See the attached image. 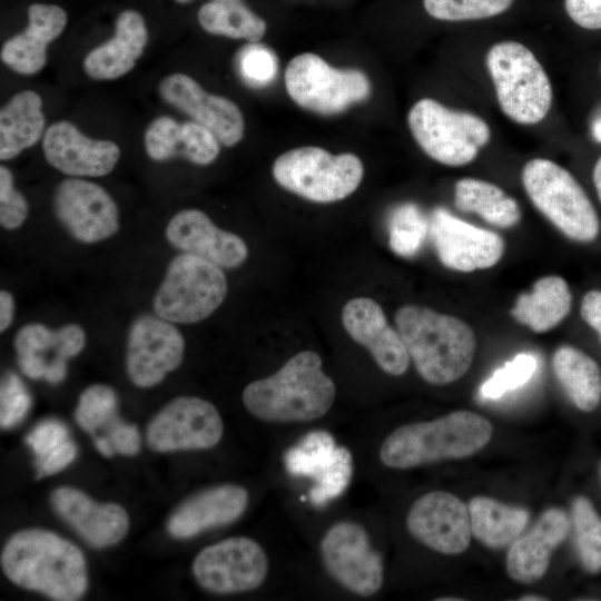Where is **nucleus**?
Segmentation results:
<instances>
[{
	"mask_svg": "<svg viewBox=\"0 0 601 601\" xmlns=\"http://www.w3.org/2000/svg\"><path fill=\"white\" fill-rule=\"evenodd\" d=\"M1 569L16 585L56 601H76L88 589L82 551L69 540L45 529L13 533L1 551Z\"/></svg>",
	"mask_w": 601,
	"mask_h": 601,
	"instance_id": "f257e3e1",
	"label": "nucleus"
},
{
	"mask_svg": "<svg viewBox=\"0 0 601 601\" xmlns=\"http://www.w3.org/2000/svg\"><path fill=\"white\" fill-rule=\"evenodd\" d=\"M336 396L333 380L323 371L321 356L302 351L272 375L243 391L245 408L270 423L308 422L325 415Z\"/></svg>",
	"mask_w": 601,
	"mask_h": 601,
	"instance_id": "f03ea898",
	"label": "nucleus"
},
{
	"mask_svg": "<svg viewBox=\"0 0 601 601\" xmlns=\"http://www.w3.org/2000/svg\"><path fill=\"white\" fill-rule=\"evenodd\" d=\"M394 318L410 358L425 382L446 385L469 371L476 339L466 323L413 304L400 307Z\"/></svg>",
	"mask_w": 601,
	"mask_h": 601,
	"instance_id": "7ed1b4c3",
	"label": "nucleus"
},
{
	"mask_svg": "<svg viewBox=\"0 0 601 601\" xmlns=\"http://www.w3.org/2000/svg\"><path fill=\"white\" fill-rule=\"evenodd\" d=\"M493 427L484 416L455 411L442 417L402 425L386 436L380 460L390 469L406 470L471 456L491 440Z\"/></svg>",
	"mask_w": 601,
	"mask_h": 601,
	"instance_id": "20e7f679",
	"label": "nucleus"
},
{
	"mask_svg": "<svg viewBox=\"0 0 601 601\" xmlns=\"http://www.w3.org/2000/svg\"><path fill=\"white\" fill-rule=\"evenodd\" d=\"M485 61L503 114L520 125L542 121L552 106V87L533 52L518 41H501Z\"/></svg>",
	"mask_w": 601,
	"mask_h": 601,
	"instance_id": "39448f33",
	"label": "nucleus"
},
{
	"mask_svg": "<svg viewBox=\"0 0 601 601\" xmlns=\"http://www.w3.org/2000/svg\"><path fill=\"white\" fill-rule=\"evenodd\" d=\"M272 174L284 189L306 200L329 204L345 199L364 176L362 160L352 152L331 154L317 146H304L280 154Z\"/></svg>",
	"mask_w": 601,
	"mask_h": 601,
	"instance_id": "423d86ee",
	"label": "nucleus"
},
{
	"mask_svg": "<svg viewBox=\"0 0 601 601\" xmlns=\"http://www.w3.org/2000/svg\"><path fill=\"white\" fill-rule=\"evenodd\" d=\"M523 187L532 204L566 237L589 243L599 234V218L587 194L563 167L545 158L528 161Z\"/></svg>",
	"mask_w": 601,
	"mask_h": 601,
	"instance_id": "0eeeda50",
	"label": "nucleus"
},
{
	"mask_svg": "<svg viewBox=\"0 0 601 601\" xmlns=\"http://www.w3.org/2000/svg\"><path fill=\"white\" fill-rule=\"evenodd\" d=\"M407 125L428 157L452 167L473 161L491 137L482 118L450 109L432 98H422L411 107Z\"/></svg>",
	"mask_w": 601,
	"mask_h": 601,
	"instance_id": "6e6552de",
	"label": "nucleus"
},
{
	"mask_svg": "<svg viewBox=\"0 0 601 601\" xmlns=\"http://www.w3.org/2000/svg\"><path fill=\"white\" fill-rule=\"evenodd\" d=\"M227 289V279L220 267L183 253L169 263L154 297V311L171 323H197L221 305Z\"/></svg>",
	"mask_w": 601,
	"mask_h": 601,
	"instance_id": "1a4fd4ad",
	"label": "nucleus"
},
{
	"mask_svg": "<svg viewBox=\"0 0 601 601\" xmlns=\"http://www.w3.org/2000/svg\"><path fill=\"white\" fill-rule=\"evenodd\" d=\"M284 81L288 96L296 105L322 116L341 114L365 101L372 91L371 81L362 70L334 68L312 52L290 59Z\"/></svg>",
	"mask_w": 601,
	"mask_h": 601,
	"instance_id": "9d476101",
	"label": "nucleus"
},
{
	"mask_svg": "<svg viewBox=\"0 0 601 601\" xmlns=\"http://www.w3.org/2000/svg\"><path fill=\"white\" fill-rule=\"evenodd\" d=\"M191 572L199 587L210 593H242L263 584L268 558L255 540L233 536L200 550L193 561Z\"/></svg>",
	"mask_w": 601,
	"mask_h": 601,
	"instance_id": "9b49d317",
	"label": "nucleus"
},
{
	"mask_svg": "<svg viewBox=\"0 0 601 601\" xmlns=\"http://www.w3.org/2000/svg\"><path fill=\"white\" fill-rule=\"evenodd\" d=\"M319 549L327 573L344 589L370 597L382 588L383 561L361 524L351 521L333 524L323 535Z\"/></svg>",
	"mask_w": 601,
	"mask_h": 601,
	"instance_id": "f8f14e48",
	"label": "nucleus"
},
{
	"mask_svg": "<svg viewBox=\"0 0 601 601\" xmlns=\"http://www.w3.org/2000/svg\"><path fill=\"white\" fill-rule=\"evenodd\" d=\"M224 423L214 404L196 396L168 402L148 423L147 445L155 452L208 450L223 436Z\"/></svg>",
	"mask_w": 601,
	"mask_h": 601,
	"instance_id": "ddd939ff",
	"label": "nucleus"
},
{
	"mask_svg": "<svg viewBox=\"0 0 601 601\" xmlns=\"http://www.w3.org/2000/svg\"><path fill=\"white\" fill-rule=\"evenodd\" d=\"M184 352L185 339L174 323L158 315H141L132 322L128 333L127 375L138 387H152L178 368Z\"/></svg>",
	"mask_w": 601,
	"mask_h": 601,
	"instance_id": "4468645a",
	"label": "nucleus"
},
{
	"mask_svg": "<svg viewBox=\"0 0 601 601\" xmlns=\"http://www.w3.org/2000/svg\"><path fill=\"white\" fill-rule=\"evenodd\" d=\"M53 209L62 226L81 243L107 239L119 229L115 200L102 187L88 180H62L55 190Z\"/></svg>",
	"mask_w": 601,
	"mask_h": 601,
	"instance_id": "2eb2a0df",
	"label": "nucleus"
},
{
	"mask_svg": "<svg viewBox=\"0 0 601 601\" xmlns=\"http://www.w3.org/2000/svg\"><path fill=\"white\" fill-rule=\"evenodd\" d=\"M410 534L428 549L446 555L464 552L471 540L469 505L446 491H431L411 505Z\"/></svg>",
	"mask_w": 601,
	"mask_h": 601,
	"instance_id": "dca6fc26",
	"label": "nucleus"
},
{
	"mask_svg": "<svg viewBox=\"0 0 601 601\" xmlns=\"http://www.w3.org/2000/svg\"><path fill=\"white\" fill-rule=\"evenodd\" d=\"M430 235L442 264L459 272L493 267L504 253L500 235L465 223L443 207L432 211Z\"/></svg>",
	"mask_w": 601,
	"mask_h": 601,
	"instance_id": "f3484780",
	"label": "nucleus"
},
{
	"mask_svg": "<svg viewBox=\"0 0 601 601\" xmlns=\"http://www.w3.org/2000/svg\"><path fill=\"white\" fill-rule=\"evenodd\" d=\"M164 101L211 131L226 147L238 144L245 131L239 107L230 99L211 95L185 73H171L158 85Z\"/></svg>",
	"mask_w": 601,
	"mask_h": 601,
	"instance_id": "a211bd4d",
	"label": "nucleus"
},
{
	"mask_svg": "<svg viewBox=\"0 0 601 601\" xmlns=\"http://www.w3.org/2000/svg\"><path fill=\"white\" fill-rule=\"evenodd\" d=\"M42 150L53 168L76 177L106 176L120 157L116 142L92 139L65 120L52 124L46 130Z\"/></svg>",
	"mask_w": 601,
	"mask_h": 601,
	"instance_id": "6ab92c4d",
	"label": "nucleus"
},
{
	"mask_svg": "<svg viewBox=\"0 0 601 601\" xmlns=\"http://www.w3.org/2000/svg\"><path fill=\"white\" fill-rule=\"evenodd\" d=\"M346 333L373 356L386 374L403 375L410 364V355L397 332L388 325L381 305L368 297L348 300L342 311Z\"/></svg>",
	"mask_w": 601,
	"mask_h": 601,
	"instance_id": "aec40b11",
	"label": "nucleus"
},
{
	"mask_svg": "<svg viewBox=\"0 0 601 601\" xmlns=\"http://www.w3.org/2000/svg\"><path fill=\"white\" fill-rule=\"evenodd\" d=\"M50 503L56 513L92 548L112 546L129 530V518L121 505L98 503L78 489L60 486L53 490Z\"/></svg>",
	"mask_w": 601,
	"mask_h": 601,
	"instance_id": "412c9836",
	"label": "nucleus"
},
{
	"mask_svg": "<svg viewBox=\"0 0 601 601\" xmlns=\"http://www.w3.org/2000/svg\"><path fill=\"white\" fill-rule=\"evenodd\" d=\"M165 234L175 248L220 268L238 267L248 257V247L242 237L217 227L198 209L177 213L167 224Z\"/></svg>",
	"mask_w": 601,
	"mask_h": 601,
	"instance_id": "4be33fe9",
	"label": "nucleus"
},
{
	"mask_svg": "<svg viewBox=\"0 0 601 601\" xmlns=\"http://www.w3.org/2000/svg\"><path fill=\"white\" fill-rule=\"evenodd\" d=\"M248 492L237 484L206 489L181 502L167 521L168 533L179 540L238 520L247 509Z\"/></svg>",
	"mask_w": 601,
	"mask_h": 601,
	"instance_id": "5701e85b",
	"label": "nucleus"
},
{
	"mask_svg": "<svg viewBox=\"0 0 601 601\" xmlns=\"http://www.w3.org/2000/svg\"><path fill=\"white\" fill-rule=\"evenodd\" d=\"M569 529L570 520L563 510H545L525 534L510 544L505 561L508 575L521 584L542 579L553 551L564 541Z\"/></svg>",
	"mask_w": 601,
	"mask_h": 601,
	"instance_id": "b1692460",
	"label": "nucleus"
},
{
	"mask_svg": "<svg viewBox=\"0 0 601 601\" xmlns=\"http://www.w3.org/2000/svg\"><path fill=\"white\" fill-rule=\"evenodd\" d=\"M28 19V27L3 43L0 57L17 73L30 76L45 67L47 47L62 33L68 17L59 6L32 3Z\"/></svg>",
	"mask_w": 601,
	"mask_h": 601,
	"instance_id": "393cba45",
	"label": "nucleus"
},
{
	"mask_svg": "<svg viewBox=\"0 0 601 601\" xmlns=\"http://www.w3.org/2000/svg\"><path fill=\"white\" fill-rule=\"evenodd\" d=\"M144 142L147 155L156 161L181 157L195 165L207 166L220 151L219 140L207 128L193 120L179 124L168 116L150 121Z\"/></svg>",
	"mask_w": 601,
	"mask_h": 601,
	"instance_id": "a878e982",
	"label": "nucleus"
},
{
	"mask_svg": "<svg viewBox=\"0 0 601 601\" xmlns=\"http://www.w3.org/2000/svg\"><path fill=\"white\" fill-rule=\"evenodd\" d=\"M148 32L142 16L124 10L116 19L115 35L90 50L83 59V70L96 80H114L129 72L142 55Z\"/></svg>",
	"mask_w": 601,
	"mask_h": 601,
	"instance_id": "bb28decb",
	"label": "nucleus"
},
{
	"mask_svg": "<svg viewBox=\"0 0 601 601\" xmlns=\"http://www.w3.org/2000/svg\"><path fill=\"white\" fill-rule=\"evenodd\" d=\"M85 344V332L77 324H68L58 329H50L40 323L27 324L18 331L13 341L19 367L32 380H45L48 372V352L68 361L78 355Z\"/></svg>",
	"mask_w": 601,
	"mask_h": 601,
	"instance_id": "cd10ccee",
	"label": "nucleus"
},
{
	"mask_svg": "<svg viewBox=\"0 0 601 601\" xmlns=\"http://www.w3.org/2000/svg\"><path fill=\"white\" fill-rule=\"evenodd\" d=\"M572 296L560 276L538 279L529 293H521L511 309L513 317L535 333H544L561 323L571 311Z\"/></svg>",
	"mask_w": 601,
	"mask_h": 601,
	"instance_id": "c85d7f7f",
	"label": "nucleus"
},
{
	"mask_svg": "<svg viewBox=\"0 0 601 601\" xmlns=\"http://www.w3.org/2000/svg\"><path fill=\"white\" fill-rule=\"evenodd\" d=\"M42 100L32 90L16 93L0 111V159L9 160L32 147L45 129Z\"/></svg>",
	"mask_w": 601,
	"mask_h": 601,
	"instance_id": "c756f323",
	"label": "nucleus"
},
{
	"mask_svg": "<svg viewBox=\"0 0 601 601\" xmlns=\"http://www.w3.org/2000/svg\"><path fill=\"white\" fill-rule=\"evenodd\" d=\"M472 535L490 549L510 545L525 529L529 512L489 496H474L469 503Z\"/></svg>",
	"mask_w": 601,
	"mask_h": 601,
	"instance_id": "7c9ffc66",
	"label": "nucleus"
},
{
	"mask_svg": "<svg viewBox=\"0 0 601 601\" xmlns=\"http://www.w3.org/2000/svg\"><path fill=\"white\" fill-rule=\"evenodd\" d=\"M554 374L573 404L593 411L601 401V371L597 362L572 346L559 347L552 358Z\"/></svg>",
	"mask_w": 601,
	"mask_h": 601,
	"instance_id": "2f4dec72",
	"label": "nucleus"
},
{
	"mask_svg": "<svg viewBox=\"0 0 601 601\" xmlns=\"http://www.w3.org/2000/svg\"><path fill=\"white\" fill-rule=\"evenodd\" d=\"M454 205L464 213H476L486 223L509 228L521 218L520 207L499 186L476 178H462L454 187Z\"/></svg>",
	"mask_w": 601,
	"mask_h": 601,
	"instance_id": "473e14b6",
	"label": "nucleus"
},
{
	"mask_svg": "<svg viewBox=\"0 0 601 601\" xmlns=\"http://www.w3.org/2000/svg\"><path fill=\"white\" fill-rule=\"evenodd\" d=\"M198 22L210 35L258 42L266 32V21L243 0H209L198 11Z\"/></svg>",
	"mask_w": 601,
	"mask_h": 601,
	"instance_id": "72a5a7b5",
	"label": "nucleus"
},
{
	"mask_svg": "<svg viewBox=\"0 0 601 601\" xmlns=\"http://www.w3.org/2000/svg\"><path fill=\"white\" fill-rule=\"evenodd\" d=\"M337 444L331 433L315 430L306 433L284 455L287 472L296 476H309L314 481L329 466Z\"/></svg>",
	"mask_w": 601,
	"mask_h": 601,
	"instance_id": "f704fd0d",
	"label": "nucleus"
},
{
	"mask_svg": "<svg viewBox=\"0 0 601 601\" xmlns=\"http://www.w3.org/2000/svg\"><path fill=\"white\" fill-rule=\"evenodd\" d=\"M430 233V220L414 203L396 206L388 218V244L398 256L412 257Z\"/></svg>",
	"mask_w": 601,
	"mask_h": 601,
	"instance_id": "c9c22d12",
	"label": "nucleus"
},
{
	"mask_svg": "<svg viewBox=\"0 0 601 601\" xmlns=\"http://www.w3.org/2000/svg\"><path fill=\"white\" fill-rule=\"evenodd\" d=\"M571 512L580 561L588 572L597 573L601 570V518L584 496L574 499Z\"/></svg>",
	"mask_w": 601,
	"mask_h": 601,
	"instance_id": "e433bc0d",
	"label": "nucleus"
},
{
	"mask_svg": "<svg viewBox=\"0 0 601 601\" xmlns=\"http://www.w3.org/2000/svg\"><path fill=\"white\" fill-rule=\"evenodd\" d=\"M117 403L114 388L105 384L90 385L79 396L75 420L85 432L95 435L117 418Z\"/></svg>",
	"mask_w": 601,
	"mask_h": 601,
	"instance_id": "4c0bfd02",
	"label": "nucleus"
},
{
	"mask_svg": "<svg viewBox=\"0 0 601 601\" xmlns=\"http://www.w3.org/2000/svg\"><path fill=\"white\" fill-rule=\"evenodd\" d=\"M513 0H423L426 12L439 20L464 21L497 16Z\"/></svg>",
	"mask_w": 601,
	"mask_h": 601,
	"instance_id": "58836bf2",
	"label": "nucleus"
},
{
	"mask_svg": "<svg viewBox=\"0 0 601 601\" xmlns=\"http://www.w3.org/2000/svg\"><path fill=\"white\" fill-rule=\"evenodd\" d=\"M353 476V456L346 446L337 445L327 470L315 480L308 493L311 503L321 506L342 495Z\"/></svg>",
	"mask_w": 601,
	"mask_h": 601,
	"instance_id": "ea45409f",
	"label": "nucleus"
},
{
	"mask_svg": "<svg viewBox=\"0 0 601 601\" xmlns=\"http://www.w3.org/2000/svg\"><path fill=\"white\" fill-rule=\"evenodd\" d=\"M536 365V358L532 354H518L482 384L481 395L484 398L495 400L524 385L534 374Z\"/></svg>",
	"mask_w": 601,
	"mask_h": 601,
	"instance_id": "a19ab883",
	"label": "nucleus"
},
{
	"mask_svg": "<svg viewBox=\"0 0 601 601\" xmlns=\"http://www.w3.org/2000/svg\"><path fill=\"white\" fill-rule=\"evenodd\" d=\"M238 70L244 80L254 87L270 83L278 70L277 57L267 46L250 42L237 56Z\"/></svg>",
	"mask_w": 601,
	"mask_h": 601,
	"instance_id": "79ce46f5",
	"label": "nucleus"
},
{
	"mask_svg": "<svg viewBox=\"0 0 601 601\" xmlns=\"http://www.w3.org/2000/svg\"><path fill=\"white\" fill-rule=\"evenodd\" d=\"M31 397L27 388L14 374H8L1 383L0 426L8 430L18 425L28 414Z\"/></svg>",
	"mask_w": 601,
	"mask_h": 601,
	"instance_id": "37998d69",
	"label": "nucleus"
},
{
	"mask_svg": "<svg viewBox=\"0 0 601 601\" xmlns=\"http://www.w3.org/2000/svg\"><path fill=\"white\" fill-rule=\"evenodd\" d=\"M26 198L13 186V176L6 166L0 167V224L6 229H17L27 216Z\"/></svg>",
	"mask_w": 601,
	"mask_h": 601,
	"instance_id": "c03bdc74",
	"label": "nucleus"
},
{
	"mask_svg": "<svg viewBox=\"0 0 601 601\" xmlns=\"http://www.w3.org/2000/svg\"><path fill=\"white\" fill-rule=\"evenodd\" d=\"M68 427L60 421L46 420L36 425L26 436V444L31 449L36 459H41L67 442Z\"/></svg>",
	"mask_w": 601,
	"mask_h": 601,
	"instance_id": "a18cd8bd",
	"label": "nucleus"
},
{
	"mask_svg": "<svg viewBox=\"0 0 601 601\" xmlns=\"http://www.w3.org/2000/svg\"><path fill=\"white\" fill-rule=\"evenodd\" d=\"M105 431V434L99 436L107 440L114 454L134 456L140 451V434L134 424L116 418Z\"/></svg>",
	"mask_w": 601,
	"mask_h": 601,
	"instance_id": "49530a36",
	"label": "nucleus"
},
{
	"mask_svg": "<svg viewBox=\"0 0 601 601\" xmlns=\"http://www.w3.org/2000/svg\"><path fill=\"white\" fill-rule=\"evenodd\" d=\"M77 456V446L68 440L56 450L41 459H36L35 466L37 467V479L49 476L62 471Z\"/></svg>",
	"mask_w": 601,
	"mask_h": 601,
	"instance_id": "de8ad7c7",
	"label": "nucleus"
},
{
	"mask_svg": "<svg viewBox=\"0 0 601 601\" xmlns=\"http://www.w3.org/2000/svg\"><path fill=\"white\" fill-rule=\"evenodd\" d=\"M565 10L578 26L601 29V0H565Z\"/></svg>",
	"mask_w": 601,
	"mask_h": 601,
	"instance_id": "09e8293b",
	"label": "nucleus"
},
{
	"mask_svg": "<svg viewBox=\"0 0 601 601\" xmlns=\"http://www.w3.org/2000/svg\"><path fill=\"white\" fill-rule=\"evenodd\" d=\"M581 316L599 335L601 341V290L588 292L581 302Z\"/></svg>",
	"mask_w": 601,
	"mask_h": 601,
	"instance_id": "8fccbe9b",
	"label": "nucleus"
},
{
	"mask_svg": "<svg viewBox=\"0 0 601 601\" xmlns=\"http://www.w3.org/2000/svg\"><path fill=\"white\" fill-rule=\"evenodd\" d=\"M14 300L12 295L7 290L0 293V331L1 333L8 329L13 319Z\"/></svg>",
	"mask_w": 601,
	"mask_h": 601,
	"instance_id": "3c124183",
	"label": "nucleus"
},
{
	"mask_svg": "<svg viewBox=\"0 0 601 601\" xmlns=\"http://www.w3.org/2000/svg\"><path fill=\"white\" fill-rule=\"evenodd\" d=\"M593 181L601 201V157L598 159L593 168Z\"/></svg>",
	"mask_w": 601,
	"mask_h": 601,
	"instance_id": "603ef678",
	"label": "nucleus"
},
{
	"mask_svg": "<svg viewBox=\"0 0 601 601\" xmlns=\"http://www.w3.org/2000/svg\"><path fill=\"white\" fill-rule=\"evenodd\" d=\"M591 131L594 139L601 142V115L593 120Z\"/></svg>",
	"mask_w": 601,
	"mask_h": 601,
	"instance_id": "864d4df0",
	"label": "nucleus"
},
{
	"mask_svg": "<svg viewBox=\"0 0 601 601\" xmlns=\"http://www.w3.org/2000/svg\"><path fill=\"white\" fill-rule=\"evenodd\" d=\"M519 600L521 601H544L546 598L538 594H524Z\"/></svg>",
	"mask_w": 601,
	"mask_h": 601,
	"instance_id": "5fc2aeb1",
	"label": "nucleus"
},
{
	"mask_svg": "<svg viewBox=\"0 0 601 601\" xmlns=\"http://www.w3.org/2000/svg\"><path fill=\"white\" fill-rule=\"evenodd\" d=\"M437 600H440V601H461L463 599H461V598H440Z\"/></svg>",
	"mask_w": 601,
	"mask_h": 601,
	"instance_id": "6e6d98bb",
	"label": "nucleus"
},
{
	"mask_svg": "<svg viewBox=\"0 0 601 601\" xmlns=\"http://www.w3.org/2000/svg\"><path fill=\"white\" fill-rule=\"evenodd\" d=\"M176 1L179 2V3H188V2H190L193 0H176Z\"/></svg>",
	"mask_w": 601,
	"mask_h": 601,
	"instance_id": "4d7b16f0",
	"label": "nucleus"
}]
</instances>
